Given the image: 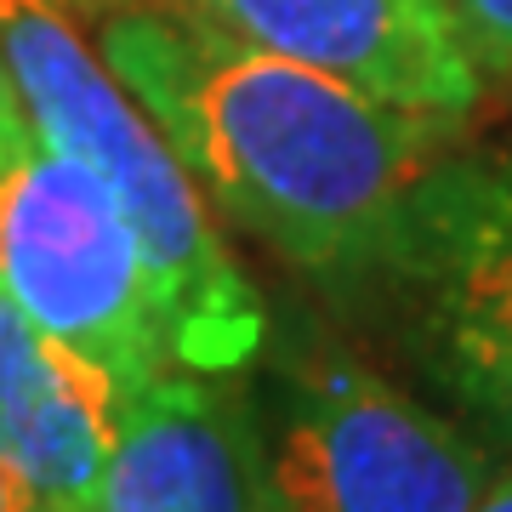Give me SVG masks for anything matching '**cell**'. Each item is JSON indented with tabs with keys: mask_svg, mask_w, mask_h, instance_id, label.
Instances as JSON below:
<instances>
[{
	"mask_svg": "<svg viewBox=\"0 0 512 512\" xmlns=\"http://www.w3.org/2000/svg\"><path fill=\"white\" fill-rule=\"evenodd\" d=\"M97 52L239 234L342 291L473 120L393 109L171 6L97 12Z\"/></svg>",
	"mask_w": 512,
	"mask_h": 512,
	"instance_id": "1",
	"label": "cell"
},
{
	"mask_svg": "<svg viewBox=\"0 0 512 512\" xmlns=\"http://www.w3.org/2000/svg\"><path fill=\"white\" fill-rule=\"evenodd\" d=\"M0 69L40 137L92 165L131 217L165 313L171 365L245 376L274 330L268 302L239 268L217 205L80 29V12L63 0H0Z\"/></svg>",
	"mask_w": 512,
	"mask_h": 512,
	"instance_id": "2",
	"label": "cell"
},
{
	"mask_svg": "<svg viewBox=\"0 0 512 512\" xmlns=\"http://www.w3.org/2000/svg\"><path fill=\"white\" fill-rule=\"evenodd\" d=\"M467 421L512 450V137H461L342 285Z\"/></svg>",
	"mask_w": 512,
	"mask_h": 512,
	"instance_id": "3",
	"label": "cell"
},
{
	"mask_svg": "<svg viewBox=\"0 0 512 512\" xmlns=\"http://www.w3.org/2000/svg\"><path fill=\"white\" fill-rule=\"evenodd\" d=\"M268 512H473L490 450L325 330L262 348Z\"/></svg>",
	"mask_w": 512,
	"mask_h": 512,
	"instance_id": "4",
	"label": "cell"
},
{
	"mask_svg": "<svg viewBox=\"0 0 512 512\" xmlns=\"http://www.w3.org/2000/svg\"><path fill=\"white\" fill-rule=\"evenodd\" d=\"M0 291L120 387L171 370L165 313L131 217L92 165L40 137L12 86L0 97Z\"/></svg>",
	"mask_w": 512,
	"mask_h": 512,
	"instance_id": "5",
	"label": "cell"
},
{
	"mask_svg": "<svg viewBox=\"0 0 512 512\" xmlns=\"http://www.w3.org/2000/svg\"><path fill=\"white\" fill-rule=\"evenodd\" d=\"M188 18H205L342 80L353 92L382 97L393 109L473 120L484 80L467 63L444 0H154Z\"/></svg>",
	"mask_w": 512,
	"mask_h": 512,
	"instance_id": "6",
	"label": "cell"
},
{
	"mask_svg": "<svg viewBox=\"0 0 512 512\" xmlns=\"http://www.w3.org/2000/svg\"><path fill=\"white\" fill-rule=\"evenodd\" d=\"M92 512H268L251 393L183 365L126 387Z\"/></svg>",
	"mask_w": 512,
	"mask_h": 512,
	"instance_id": "7",
	"label": "cell"
},
{
	"mask_svg": "<svg viewBox=\"0 0 512 512\" xmlns=\"http://www.w3.org/2000/svg\"><path fill=\"white\" fill-rule=\"evenodd\" d=\"M126 387L0 291V456L46 512H92L120 439Z\"/></svg>",
	"mask_w": 512,
	"mask_h": 512,
	"instance_id": "8",
	"label": "cell"
},
{
	"mask_svg": "<svg viewBox=\"0 0 512 512\" xmlns=\"http://www.w3.org/2000/svg\"><path fill=\"white\" fill-rule=\"evenodd\" d=\"M467 63L478 69L484 92H512V0H444Z\"/></svg>",
	"mask_w": 512,
	"mask_h": 512,
	"instance_id": "9",
	"label": "cell"
},
{
	"mask_svg": "<svg viewBox=\"0 0 512 512\" xmlns=\"http://www.w3.org/2000/svg\"><path fill=\"white\" fill-rule=\"evenodd\" d=\"M0 512H46V501L23 484V473L6 456H0Z\"/></svg>",
	"mask_w": 512,
	"mask_h": 512,
	"instance_id": "10",
	"label": "cell"
},
{
	"mask_svg": "<svg viewBox=\"0 0 512 512\" xmlns=\"http://www.w3.org/2000/svg\"><path fill=\"white\" fill-rule=\"evenodd\" d=\"M473 512H512V467L501 478L490 473V484H484V495L473 501Z\"/></svg>",
	"mask_w": 512,
	"mask_h": 512,
	"instance_id": "11",
	"label": "cell"
},
{
	"mask_svg": "<svg viewBox=\"0 0 512 512\" xmlns=\"http://www.w3.org/2000/svg\"><path fill=\"white\" fill-rule=\"evenodd\" d=\"M63 6H69V12H80V18H97V12H103V0H63Z\"/></svg>",
	"mask_w": 512,
	"mask_h": 512,
	"instance_id": "12",
	"label": "cell"
},
{
	"mask_svg": "<svg viewBox=\"0 0 512 512\" xmlns=\"http://www.w3.org/2000/svg\"><path fill=\"white\" fill-rule=\"evenodd\" d=\"M109 6H126V0H103V12H109ZM143 6H154V0H143Z\"/></svg>",
	"mask_w": 512,
	"mask_h": 512,
	"instance_id": "13",
	"label": "cell"
},
{
	"mask_svg": "<svg viewBox=\"0 0 512 512\" xmlns=\"http://www.w3.org/2000/svg\"><path fill=\"white\" fill-rule=\"evenodd\" d=\"M0 97H6V69H0Z\"/></svg>",
	"mask_w": 512,
	"mask_h": 512,
	"instance_id": "14",
	"label": "cell"
}]
</instances>
